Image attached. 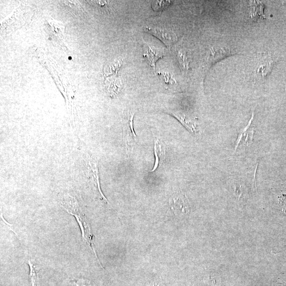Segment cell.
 <instances>
[{"mask_svg":"<svg viewBox=\"0 0 286 286\" xmlns=\"http://www.w3.org/2000/svg\"><path fill=\"white\" fill-rule=\"evenodd\" d=\"M61 205L69 214L75 215L78 223L80 224L82 229L83 238L86 240L91 248H93V251L96 256V252L94 246L93 236L91 233V230L88 227V224L87 223L86 218L81 215V210L80 207L79 206L77 200L74 197L66 194L64 195L61 200Z\"/></svg>","mask_w":286,"mask_h":286,"instance_id":"6da1fadb","label":"cell"},{"mask_svg":"<svg viewBox=\"0 0 286 286\" xmlns=\"http://www.w3.org/2000/svg\"><path fill=\"white\" fill-rule=\"evenodd\" d=\"M135 113L127 111L123 118V140L126 153L131 155L136 144L137 136L133 130V120Z\"/></svg>","mask_w":286,"mask_h":286,"instance_id":"7a4b0ae2","label":"cell"},{"mask_svg":"<svg viewBox=\"0 0 286 286\" xmlns=\"http://www.w3.org/2000/svg\"><path fill=\"white\" fill-rule=\"evenodd\" d=\"M168 214L176 218H183L190 214L191 209L189 201L182 193H176L170 199Z\"/></svg>","mask_w":286,"mask_h":286,"instance_id":"3957f363","label":"cell"},{"mask_svg":"<svg viewBox=\"0 0 286 286\" xmlns=\"http://www.w3.org/2000/svg\"><path fill=\"white\" fill-rule=\"evenodd\" d=\"M145 29L146 31L160 39L168 47L172 46L177 41L176 34L171 29L161 26H148Z\"/></svg>","mask_w":286,"mask_h":286,"instance_id":"277c9868","label":"cell"},{"mask_svg":"<svg viewBox=\"0 0 286 286\" xmlns=\"http://www.w3.org/2000/svg\"><path fill=\"white\" fill-rule=\"evenodd\" d=\"M165 56L166 52L163 49L150 46L144 41V60L154 71L155 69V64L157 60Z\"/></svg>","mask_w":286,"mask_h":286,"instance_id":"5b68a950","label":"cell"},{"mask_svg":"<svg viewBox=\"0 0 286 286\" xmlns=\"http://www.w3.org/2000/svg\"><path fill=\"white\" fill-rule=\"evenodd\" d=\"M87 173L89 179L91 181L95 190L98 191L100 196L103 199L107 200L106 198L101 191L99 183V171L98 167V161L96 158L91 157L87 162Z\"/></svg>","mask_w":286,"mask_h":286,"instance_id":"8992f818","label":"cell"},{"mask_svg":"<svg viewBox=\"0 0 286 286\" xmlns=\"http://www.w3.org/2000/svg\"><path fill=\"white\" fill-rule=\"evenodd\" d=\"M275 60L271 57L262 58L255 68V76L259 81H263L269 75Z\"/></svg>","mask_w":286,"mask_h":286,"instance_id":"52a82bcc","label":"cell"},{"mask_svg":"<svg viewBox=\"0 0 286 286\" xmlns=\"http://www.w3.org/2000/svg\"><path fill=\"white\" fill-rule=\"evenodd\" d=\"M253 119L254 114L253 113L251 119L249 120L248 125L240 133L235 146V152L236 151L240 144L245 146V147H249L252 143L254 133V126L253 125Z\"/></svg>","mask_w":286,"mask_h":286,"instance_id":"ba28073f","label":"cell"},{"mask_svg":"<svg viewBox=\"0 0 286 286\" xmlns=\"http://www.w3.org/2000/svg\"><path fill=\"white\" fill-rule=\"evenodd\" d=\"M235 53L230 49L226 48H212L210 53L208 62L210 65L214 64L225 57L232 56Z\"/></svg>","mask_w":286,"mask_h":286,"instance_id":"9c48e42d","label":"cell"},{"mask_svg":"<svg viewBox=\"0 0 286 286\" xmlns=\"http://www.w3.org/2000/svg\"><path fill=\"white\" fill-rule=\"evenodd\" d=\"M166 147L164 144L159 139H155L154 143V153L155 156V162L154 166L152 172L160 167L166 158Z\"/></svg>","mask_w":286,"mask_h":286,"instance_id":"30bf717a","label":"cell"},{"mask_svg":"<svg viewBox=\"0 0 286 286\" xmlns=\"http://www.w3.org/2000/svg\"><path fill=\"white\" fill-rule=\"evenodd\" d=\"M264 6L259 1H253L250 9V17L253 20L265 18L264 14Z\"/></svg>","mask_w":286,"mask_h":286,"instance_id":"8fae6325","label":"cell"},{"mask_svg":"<svg viewBox=\"0 0 286 286\" xmlns=\"http://www.w3.org/2000/svg\"><path fill=\"white\" fill-rule=\"evenodd\" d=\"M28 264L30 266L29 276L30 281H31L32 286H38L39 275L38 267L34 266L30 260H29Z\"/></svg>","mask_w":286,"mask_h":286,"instance_id":"7c38bea8","label":"cell"},{"mask_svg":"<svg viewBox=\"0 0 286 286\" xmlns=\"http://www.w3.org/2000/svg\"><path fill=\"white\" fill-rule=\"evenodd\" d=\"M185 53L181 49L175 51L176 57L182 69L186 70L188 68V62Z\"/></svg>","mask_w":286,"mask_h":286,"instance_id":"4fadbf2b","label":"cell"},{"mask_svg":"<svg viewBox=\"0 0 286 286\" xmlns=\"http://www.w3.org/2000/svg\"><path fill=\"white\" fill-rule=\"evenodd\" d=\"M170 3H171V1H154L152 3V6L154 10L157 11L165 9Z\"/></svg>","mask_w":286,"mask_h":286,"instance_id":"5bb4252c","label":"cell"},{"mask_svg":"<svg viewBox=\"0 0 286 286\" xmlns=\"http://www.w3.org/2000/svg\"><path fill=\"white\" fill-rule=\"evenodd\" d=\"M75 283L76 286H97L84 279H78Z\"/></svg>","mask_w":286,"mask_h":286,"instance_id":"9a60e30c","label":"cell"}]
</instances>
